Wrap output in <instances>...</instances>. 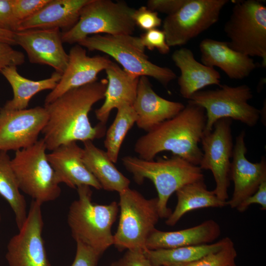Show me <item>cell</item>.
Here are the masks:
<instances>
[{
	"instance_id": "obj_43",
	"label": "cell",
	"mask_w": 266,
	"mask_h": 266,
	"mask_svg": "<svg viewBox=\"0 0 266 266\" xmlns=\"http://www.w3.org/2000/svg\"><path fill=\"white\" fill-rule=\"evenodd\" d=\"M0 221H1V216H0Z\"/></svg>"
},
{
	"instance_id": "obj_3",
	"label": "cell",
	"mask_w": 266,
	"mask_h": 266,
	"mask_svg": "<svg viewBox=\"0 0 266 266\" xmlns=\"http://www.w3.org/2000/svg\"><path fill=\"white\" fill-rule=\"evenodd\" d=\"M122 161L136 183L141 184L145 179L153 182L158 193L161 218H167L170 215L172 211L167 207V202L173 193L187 184L204 180L202 169L199 166L176 156L156 161L126 156Z\"/></svg>"
},
{
	"instance_id": "obj_2",
	"label": "cell",
	"mask_w": 266,
	"mask_h": 266,
	"mask_svg": "<svg viewBox=\"0 0 266 266\" xmlns=\"http://www.w3.org/2000/svg\"><path fill=\"white\" fill-rule=\"evenodd\" d=\"M206 123L205 109L188 101L175 116L138 138L134 151L139 158L152 160L159 153L168 151L173 156L199 166L202 151L199 144L204 134Z\"/></svg>"
},
{
	"instance_id": "obj_41",
	"label": "cell",
	"mask_w": 266,
	"mask_h": 266,
	"mask_svg": "<svg viewBox=\"0 0 266 266\" xmlns=\"http://www.w3.org/2000/svg\"><path fill=\"white\" fill-rule=\"evenodd\" d=\"M0 41L11 46L17 45L15 40V32L0 29Z\"/></svg>"
},
{
	"instance_id": "obj_44",
	"label": "cell",
	"mask_w": 266,
	"mask_h": 266,
	"mask_svg": "<svg viewBox=\"0 0 266 266\" xmlns=\"http://www.w3.org/2000/svg\"><path fill=\"white\" fill-rule=\"evenodd\" d=\"M232 266H236V264H235V265H233Z\"/></svg>"
},
{
	"instance_id": "obj_16",
	"label": "cell",
	"mask_w": 266,
	"mask_h": 266,
	"mask_svg": "<svg viewBox=\"0 0 266 266\" xmlns=\"http://www.w3.org/2000/svg\"><path fill=\"white\" fill-rule=\"evenodd\" d=\"M68 54L67 66L55 88L46 96L44 105L53 102L69 90L96 81L98 74L112 63L105 56H88L85 48L78 44L72 47Z\"/></svg>"
},
{
	"instance_id": "obj_19",
	"label": "cell",
	"mask_w": 266,
	"mask_h": 266,
	"mask_svg": "<svg viewBox=\"0 0 266 266\" xmlns=\"http://www.w3.org/2000/svg\"><path fill=\"white\" fill-rule=\"evenodd\" d=\"M82 148L72 142L63 144L47 154L48 160L60 183L71 188L86 185L97 190L101 185L88 169L82 158Z\"/></svg>"
},
{
	"instance_id": "obj_40",
	"label": "cell",
	"mask_w": 266,
	"mask_h": 266,
	"mask_svg": "<svg viewBox=\"0 0 266 266\" xmlns=\"http://www.w3.org/2000/svg\"><path fill=\"white\" fill-rule=\"evenodd\" d=\"M253 204L259 205L263 210L266 209V180L260 184L256 192L243 200L236 209L241 213L246 211Z\"/></svg>"
},
{
	"instance_id": "obj_26",
	"label": "cell",
	"mask_w": 266,
	"mask_h": 266,
	"mask_svg": "<svg viewBox=\"0 0 266 266\" xmlns=\"http://www.w3.org/2000/svg\"><path fill=\"white\" fill-rule=\"evenodd\" d=\"M0 72L8 82L13 91L12 99L8 100L3 107L9 110L27 109L34 95L44 90L54 89L62 76V74L55 71L49 78L33 80L21 75L15 66L2 68Z\"/></svg>"
},
{
	"instance_id": "obj_24",
	"label": "cell",
	"mask_w": 266,
	"mask_h": 266,
	"mask_svg": "<svg viewBox=\"0 0 266 266\" xmlns=\"http://www.w3.org/2000/svg\"><path fill=\"white\" fill-rule=\"evenodd\" d=\"M90 0H50L32 16L21 21L18 31L32 29L67 31L77 22L81 10Z\"/></svg>"
},
{
	"instance_id": "obj_27",
	"label": "cell",
	"mask_w": 266,
	"mask_h": 266,
	"mask_svg": "<svg viewBox=\"0 0 266 266\" xmlns=\"http://www.w3.org/2000/svg\"><path fill=\"white\" fill-rule=\"evenodd\" d=\"M175 193L177 204L166 221V225L170 226H174L184 215L191 211L227 205V201L221 200L212 191L207 189L204 180L187 184Z\"/></svg>"
},
{
	"instance_id": "obj_22",
	"label": "cell",
	"mask_w": 266,
	"mask_h": 266,
	"mask_svg": "<svg viewBox=\"0 0 266 266\" xmlns=\"http://www.w3.org/2000/svg\"><path fill=\"white\" fill-rule=\"evenodd\" d=\"M221 233L219 225L213 219L176 231L166 232L155 229L149 236L145 248L146 250H156L209 244L217 239Z\"/></svg>"
},
{
	"instance_id": "obj_30",
	"label": "cell",
	"mask_w": 266,
	"mask_h": 266,
	"mask_svg": "<svg viewBox=\"0 0 266 266\" xmlns=\"http://www.w3.org/2000/svg\"><path fill=\"white\" fill-rule=\"evenodd\" d=\"M113 122L106 131L104 141L105 151L114 164L118 161L120 150L127 133L137 120L133 105L124 104L118 107Z\"/></svg>"
},
{
	"instance_id": "obj_37",
	"label": "cell",
	"mask_w": 266,
	"mask_h": 266,
	"mask_svg": "<svg viewBox=\"0 0 266 266\" xmlns=\"http://www.w3.org/2000/svg\"><path fill=\"white\" fill-rule=\"evenodd\" d=\"M19 24L13 13L10 0H0V29L16 32Z\"/></svg>"
},
{
	"instance_id": "obj_15",
	"label": "cell",
	"mask_w": 266,
	"mask_h": 266,
	"mask_svg": "<svg viewBox=\"0 0 266 266\" xmlns=\"http://www.w3.org/2000/svg\"><path fill=\"white\" fill-rule=\"evenodd\" d=\"M59 29H32L15 32L17 45L27 53L30 63L45 65L62 74L68 61Z\"/></svg>"
},
{
	"instance_id": "obj_6",
	"label": "cell",
	"mask_w": 266,
	"mask_h": 266,
	"mask_svg": "<svg viewBox=\"0 0 266 266\" xmlns=\"http://www.w3.org/2000/svg\"><path fill=\"white\" fill-rule=\"evenodd\" d=\"M77 44L90 51H99L112 57L127 73L154 78L164 86L176 78L170 68L152 63L139 37L133 35L96 34Z\"/></svg>"
},
{
	"instance_id": "obj_10",
	"label": "cell",
	"mask_w": 266,
	"mask_h": 266,
	"mask_svg": "<svg viewBox=\"0 0 266 266\" xmlns=\"http://www.w3.org/2000/svg\"><path fill=\"white\" fill-rule=\"evenodd\" d=\"M219 87L215 90L197 92L188 101L205 109L204 134L211 132L216 122L223 118L238 121L249 127L255 126L262 111L248 103L253 98L250 87L246 84L236 87L221 84Z\"/></svg>"
},
{
	"instance_id": "obj_4",
	"label": "cell",
	"mask_w": 266,
	"mask_h": 266,
	"mask_svg": "<svg viewBox=\"0 0 266 266\" xmlns=\"http://www.w3.org/2000/svg\"><path fill=\"white\" fill-rule=\"evenodd\" d=\"M76 189L78 199L71 203L67 214L72 236L100 256L113 244L111 227L119 211L118 203H94L90 186L83 185Z\"/></svg>"
},
{
	"instance_id": "obj_38",
	"label": "cell",
	"mask_w": 266,
	"mask_h": 266,
	"mask_svg": "<svg viewBox=\"0 0 266 266\" xmlns=\"http://www.w3.org/2000/svg\"><path fill=\"white\" fill-rule=\"evenodd\" d=\"M110 266H154L145 256L144 251L127 250L123 256Z\"/></svg>"
},
{
	"instance_id": "obj_21",
	"label": "cell",
	"mask_w": 266,
	"mask_h": 266,
	"mask_svg": "<svg viewBox=\"0 0 266 266\" xmlns=\"http://www.w3.org/2000/svg\"><path fill=\"white\" fill-rule=\"evenodd\" d=\"M171 59L180 71L178 78L179 91L188 100L197 92L209 85H221V75L214 67L197 61L189 48L182 47L174 51Z\"/></svg>"
},
{
	"instance_id": "obj_12",
	"label": "cell",
	"mask_w": 266,
	"mask_h": 266,
	"mask_svg": "<svg viewBox=\"0 0 266 266\" xmlns=\"http://www.w3.org/2000/svg\"><path fill=\"white\" fill-rule=\"evenodd\" d=\"M232 123L229 118L218 120L212 131L204 134L200 141L202 156L199 166L201 169L211 171L215 182L212 191L223 201L228 200L230 185L231 159L234 146Z\"/></svg>"
},
{
	"instance_id": "obj_31",
	"label": "cell",
	"mask_w": 266,
	"mask_h": 266,
	"mask_svg": "<svg viewBox=\"0 0 266 266\" xmlns=\"http://www.w3.org/2000/svg\"><path fill=\"white\" fill-rule=\"evenodd\" d=\"M237 256L234 243L231 239L221 249L207 254L186 266H232Z\"/></svg>"
},
{
	"instance_id": "obj_5",
	"label": "cell",
	"mask_w": 266,
	"mask_h": 266,
	"mask_svg": "<svg viewBox=\"0 0 266 266\" xmlns=\"http://www.w3.org/2000/svg\"><path fill=\"white\" fill-rule=\"evenodd\" d=\"M119 194V221L113 245L120 251H144L149 236L161 218L158 199H146L130 187Z\"/></svg>"
},
{
	"instance_id": "obj_34",
	"label": "cell",
	"mask_w": 266,
	"mask_h": 266,
	"mask_svg": "<svg viewBox=\"0 0 266 266\" xmlns=\"http://www.w3.org/2000/svg\"><path fill=\"white\" fill-rule=\"evenodd\" d=\"M133 19L135 26L145 32L156 29L162 24V20L158 12L149 9L145 6L135 9Z\"/></svg>"
},
{
	"instance_id": "obj_33",
	"label": "cell",
	"mask_w": 266,
	"mask_h": 266,
	"mask_svg": "<svg viewBox=\"0 0 266 266\" xmlns=\"http://www.w3.org/2000/svg\"><path fill=\"white\" fill-rule=\"evenodd\" d=\"M143 47L150 50L157 49L162 54H167L170 47L166 42V35L163 30L154 29L145 32L139 37Z\"/></svg>"
},
{
	"instance_id": "obj_14",
	"label": "cell",
	"mask_w": 266,
	"mask_h": 266,
	"mask_svg": "<svg viewBox=\"0 0 266 266\" xmlns=\"http://www.w3.org/2000/svg\"><path fill=\"white\" fill-rule=\"evenodd\" d=\"M0 110V151H16L33 145L48 118L44 107Z\"/></svg>"
},
{
	"instance_id": "obj_18",
	"label": "cell",
	"mask_w": 266,
	"mask_h": 266,
	"mask_svg": "<svg viewBox=\"0 0 266 266\" xmlns=\"http://www.w3.org/2000/svg\"><path fill=\"white\" fill-rule=\"evenodd\" d=\"M133 106L137 116L135 124L140 129L148 132L175 116L185 105L159 96L153 89L148 77L141 76Z\"/></svg>"
},
{
	"instance_id": "obj_35",
	"label": "cell",
	"mask_w": 266,
	"mask_h": 266,
	"mask_svg": "<svg viewBox=\"0 0 266 266\" xmlns=\"http://www.w3.org/2000/svg\"><path fill=\"white\" fill-rule=\"evenodd\" d=\"M24 54L12 46L0 41V70L8 66L22 65L25 62Z\"/></svg>"
},
{
	"instance_id": "obj_29",
	"label": "cell",
	"mask_w": 266,
	"mask_h": 266,
	"mask_svg": "<svg viewBox=\"0 0 266 266\" xmlns=\"http://www.w3.org/2000/svg\"><path fill=\"white\" fill-rule=\"evenodd\" d=\"M7 152L0 151V195L9 203L19 230L27 217V203L20 193L18 183L11 166Z\"/></svg>"
},
{
	"instance_id": "obj_7",
	"label": "cell",
	"mask_w": 266,
	"mask_h": 266,
	"mask_svg": "<svg viewBox=\"0 0 266 266\" xmlns=\"http://www.w3.org/2000/svg\"><path fill=\"white\" fill-rule=\"evenodd\" d=\"M135 9L123 1L90 0L82 8L77 22L61 33L63 43H78L96 34L133 35Z\"/></svg>"
},
{
	"instance_id": "obj_28",
	"label": "cell",
	"mask_w": 266,
	"mask_h": 266,
	"mask_svg": "<svg viewBox=\"0 0 266 266\" xmlns=\"http://www.w3.org/2000/svg\"><path fill=\"white\" fill-rule=\"evenodd\" d=\"M230 239V237H225L215 243L206 244L170 249H146L144 251V253L154 266L188 264L196 261L208 254L219 250Z\"/></svg>"
},
{
	"instance_id": "obj_1",
	"label": "cell",
	"mask_w": 266,
	"mask_h": 266,
	"mask_svg": "<svg viewBox=\"0 0 266 266\" xmlns=\"http://www.w3.org/2000/svg\"><path fill=\"white\" fill-rule=\"evenodd\" d=\"M107 80L102 79L69 90L53 102L44 105L48 118L42 130L47 150L81 141L103 137L106 125L92 126L89 113L93 106L104 98Z\"/></svg>"
},
{
	"instance_id": "obj_8",
	"label": "cell",
	"mask_w": 266,
	"mask_h": 266,
	"mask_svg": "<svg viewBox=\"0 0 266 266\" xmlns=\"http://www.w3.org/2000/svg\"><path fill=\"white\" fill-rule=\"evenodd\" d=\"M46 150L41 138L31 146L16 151L11 161L20 190L42 204L55 200L61 193Z\"/></svg>"
},
{
	"instance_id": "obj_20",
	"label": "cell",
	"mask_w": 266,
	"mask_h": 266,
	"mask_svg": "<svg viewBox=\"0 0 266 266\" xmlns=\"http://www.w3.org/2000/svg\"><path fill=\"white\" fill-rule=\"evenodd\" d=\"M199 48L201 63L220 68L231 79L247 77L257 67L251 57L232 49L228 42L205 38L200 41Z\"/></svg>"
},
{
	"instance_id": "obj_11",
	"label": "cell",
	"mask_w": 266,
	"mask_h": 266,
	"mask_svg": "<svg viewBox=\"0 0 266 266\" xmlns=\"http://www.w3.org/2000/svg\"><path fill=\"white\" fill-rule=\"evenodd\" d=\"M229 0H186L175 13L167 15L163 23L169 47L187 43L216 23Z\"/></svg>"
},
{
	"instance_id": "obj_45",
	"label": "cell",
	"mask_w": 266,
	"mask_h": 266,
	"mask_svg": "<svg viewBox=\"0 0 266 266\" xmlns=\"http://www.w3.org/2000/svg\"></svg>"
},
{
	"instance_id": "obj_39",
	"label": "cell",
	"mask_w": 266,
	"mask_h": 266,
	"mask_svg": "<svg viewBox=\"0 0 266 266\" xmlns=\"http://www.w3.org/2000/svg\"><path fill=\"white\" fill-rule=\"evenodd\" d=\"M186 0H149L147 7L149 9L169 15L177 11Z\"/></svg>"
},
{
	"instance_id": "obj_13",
	"label": "cell",
	"mask_w": 266,
	"mask_h": 266,
	"mask_svg": "<svg viewBox=\"0 0 266 266\" xmlns=\"http://www.w3.org/2000/svg\"><path fill=\"white\" fill-rule=\"evenodd\" d=\"M41 205L32 201L25 222L9 240L5 255L9 266H51L42 235Z\"/></svg>"
},
{
	"instance_id": "obj_25",
	"label": "cell",
	"mask_w": 266,
	"mask_h": 266,
	"mask_svg": "<svg viewBox=\"0 0 266 266\" xmlns=\"http://www.w3.org/2000/svg\"><path fill=\"white\" fill-rule=\"evenodd\" d=\"M83 143L82 161L102 189L120 193L129 188L130 180L116 167L106 151L97 147L93 141Z\"/></svg>"
},
{
	"instance_id": "obj_17",
	"label": "cell",
	"mask_w": 266,
	"mask_h": 266,
	"mask_svg": "<svg viewBox=\"0 0 266 266\" xmlns=\"http://www.w3.org/2000/svg\"><path fill=\"white\" fill-rule=\"evenodd\" d=\"M245 132L242 131L236 137L230 168V179L234 190L227 205L236 209L244 200L253 194L260 184L266 180V160L263 157L259 163L250 162L246 157L247 148Z\"/></svg>"
},
{
	"instance_id": "obj_9",
	"label": "cell",
	"mask_w": 266,
	"mask_h": 266,
	"mask_svg": "<svg viewBox=\"0 0 266 266\" xmlns=\"http://www.w3.org/2000/svg\"><path fill=\"white\" fill-rule=\"evenodd\" d=\"M224 31L232 49L266 65V6L257 0L236 1Z\"/></svg>"
},
{
	"instance_id": "obj_32",
	"label": "cell",
	"mask_w": 266,
	"mask_h": 266,
	"mask_svg": "<svg viewBox=\"0 0 266 266\" xmlns=\"http://www.w3.org/2000/svg\"><path fill=\"white\" fill-rule=\"evenodd\" d=\"M50 0H10L13 13L20 23L32 16Z\"/></svg>"
},
{
	"instance_id": "obj_36",
	"label": "cell",
	"mask_w": 266,
	"mask_h": 266,
	"mask_svg": "<svg viewBox=\"0 0 266 266\" xmlns=\"http://www.w3.org/2000/svg\"><path fill=\"white\" fill-rule=\"evenodd\" d=\"M76 250L72 263L68 266H97L100 257L89 246L76 242Z\"/></svg>"
},
{
	"instance_id": "obj_42",
	"label": "cell",
	"mask_w": 266,
	"mask_h": 266,
	"mask_svg": "<svg viewBox=\"0 0 266 266\" xmlns=\"http://www.w3.org/2000/svg\"><path fill=\"white\" fill-rule=\"evenodd\" d=\"M166 266H186L185 264H172Z\"/></svg>"
},
{
	"instance_id": "obj_23",
	"label": "cell",
	"mask_w": 266,
	"mask_h": 266,
	"mask_svg": "<svg viewBox=\"0 0 266 266\" xmlns=\"http://www.w3.org/2000/svg\"><path fill=\"white\" fill-rule=\"evenodd\" d=\"M105 71L107 85L104 101L95 110V115L99 123L106 125L113 109L124 104L133 105L139 77L127 73L114 62Z\"/></svg>"
}]
</instances>
